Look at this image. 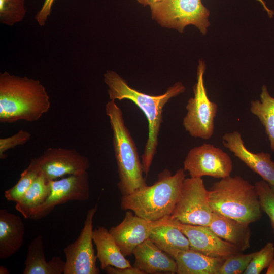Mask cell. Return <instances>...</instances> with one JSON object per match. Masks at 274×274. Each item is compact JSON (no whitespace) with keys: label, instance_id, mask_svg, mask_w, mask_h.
I'll return each mask as SVG.
<instances>
[{"label":"cell","instance_id":"obj_2","mask_svg":"<svg viewBox=\"0 0 274 274\" xmlns=\"http://www.w3.org/2000/svg\"><path fill=\"white\" fill-rule=\"evenodd\" d=\"M51 103L45 87L38 80L0 74V122L38 120L50 109Z\"/></svg>","mask_w":274,"mask_h":274},{"label":"cell","instance_id":"obj_15","mask_svg":"<svg viewBox=\"0 0 274 274\" xmlns=\"http://www.w3.org/2000/svg\"><path fill=\"white\" fill-rule=\"evenodd\" d=\"M222 140L225 148L270 186H274V161L269 153L250 151L237 131L225 133Z\"/></svg>","mask_w":274,"mask_h":274},{"label":"cell","instance_id":"obj_34","mask_svg":"<svg viewBox=\"0 0 274 274\" xmlns=\"http://www.w3.org/2000/svg\"><path fill=\"white\" fill-rule=\"evenodd\" d=\"M258 1V2H259L260 3V4L262 5V6L263 7L264 10L267 12L268 16L269 17H272L273 14V13L272 12V11H271V10H270L267 7V6L266 5L265 2L263 1V0H257Z\"/></svg>","mask_w":274,"mask_h":274},{"label":"cell","instance_id":"obj_6","mask_svg":"<svg viewBox=\"0 0 274 274\" xmlns=\"http://www.w3.org/2000/svg\"><path fill=\"white\" fill-rule=\"evenodd\" d=\"M152 18L161 26L183 33L188 25L202 35L210 25V11L201 0H162L150 6Z\"/></svg>","mask_w":274,"mask_h":274},{"label":"cell","instance_id":"obj_22","mask_svg":"<svg viewBox=\"0 0 274 274\" xmlns=\"http://www.w3.org/2000/svg\"><path fill=\"white\" fill-rule=\"evenodd\" d=\"M225 258L213 257L190 249L179 252L175 260L177 274H218Z\"/></svg>","mask_w":274,"mask_h":274},{"label":"cell","instance_id":"obj_1","mask_svg":"<svg viewBox=\"0 0 274 274\" xmlns=\"http://www.w3.org/2000/svg\"><path fill=\"white\" fill-rule=\"evenodd\" d=\"M104 81L108 87L110 100L128 99L143 112L148 122V136L145 144L141 162L146 175L150 171L157 152L158 135L163 121L162 113L166 104L173 97L184 93L185 86L180 82L168 87L162 94L151 95L130 87L126 81L113 70H108L104 75Z\"/></svg>","mask_w":274,"mask_h":274},{"label":"cell","instance_id":"obj_30","mask_svg":"<svg viewBox=\"0 0 274 274\" xmlns=\"http://www.w3.org/2000/svg\"><path fill=\"white\" fill-rule=\"evenodd\" d=\"M30 132L20 130L15 134L4 138L0 139V158L6 159L7 155L6 152L10 149L19 145H23L27 143L31 138Z\"/></svg>","mask_w":274,"mask_h":274},{"label":"cell","instance_id":"obj_36","mask_svg":"<svg viewBox=\"0 0 274 274\" xmlns=\"http://www.w3.org/2000/svg\"><path fill=\"white\" fill-rule=\"evenodd\" d=\"M9 270L5 266H1L0 267V274H9Z\"/></svg>","mask_w":274,"mask_h":274},{"label":"cell","instance_id":"obj_29","mask_svg":"<svg viewBox=\"0 0 274 274\" xmlns=\"http://www.w3.org/2000/svg\"><path fill=\"white\" fill-rule=\"evenodd\" d=\"M261 209L270 219L274 234V192L270 185L264 180L255 183Z\"/></svg>","mask_w":274,"mask_h":274},{"label":"cell","instance_id":"obj_27","mask_svg":"<svg viewBox=\"0 0 274 274\" xmlns=\"http://www.w3.org/2000/svg\"><path fill=\"white\" fill-rule=\"evenodd\" d=\"M255 253L243 254L241 252L226 257L218 274L244 273Z\"/></svg>","mask_w":274,"mask_h":274},{"label":"cell","instance_id":"obj_21","mask_svg":"<svg viewBox=\"0 0 274 274\" xmlns=\"http://www.w3.org/2000/svg\"><path fill=\"white\" fill-rule=\"evenodd\" d=\"M93 241L97 250L96 256L100 268L105 269L108 266L117 268L130 267L129 260L122 253L113 236L104 227H98L93 231Z\"/></svg>","mask_w":274,"mask_h":274},{"label":"cell","instance_id":"obj_19","mask_svg":"<svg viewBox=\"0 0 274 274\" xmlns=\"http://www.w3.org/2000/svg\"><path fill=\"white\" fill-rule=\"evenodd\" d=\"M25 234L21 218L7 210H0V259H8L21 248Z\"/></svg>","mask_w":274,"mask_h":274},{"label":"cell","instance_id":"obj_17","mask_svg":"<svg viewBox=\"0 0 274 274\" xmlns=\"http://www.w3.org/2000/svg\"><path fill=\"white\" fill-rule=\"evenodd\" d=\"M169 216L156 221L149 238L159 248L175 259L179 252L189 249L190 245L185 235L172 223Z\"/></svg>","mask_w":274,"mask_h":274},{"label":"cell","instance_id":"obj_7","mask_svg":"<svg viewBox=\"0 0 274 274\" xmlns=\"http://www.w3.org/2000/svg\"><path fill=\"white\" fill-rule=\"evenodd\" d=\"M206 65L200 59L197 68V81L193 87L194 96L186 106L187 113L183 119L184 129L193 138L208 140L214 132V120L218 106L212 101L204 85Z\"/></svg>","mask_w":274,"mask_h":274},{"label":"cell","instance_id":"obj_26","mask_svg":"<svg viewBox=\"0 0 274 274\" xmlns=\"http://www.w3.org/2000/svg\"><path fill=\"white\" fill-rule=\"evenodd\" d=\"M39 176L33 169L27 167L20 175L17 183L11 188L5 191V198L10 201H18L30 187Z\"/></svg>","mask_w":274,"mask_h":274},{"label":"cell","instance_id":"obj_14","mask_svg":"<svg viewBox=\"0 0 274 274\" xmlns=\"http://www.w3.org/2000/svg\"><path fill=\"white\" fill-rule=\"evenodd\" d=\"M156 221L145 219L127 210L122 221L109 232L125 256H131L135 248L149 238Z\"/></svg>","mask_w":274,"mask_h":274},{"label":"cell","instance_id":"obj_35","mask_svg":"<svg viewBox=\"0 0 274 274\" xmlns=\"http://www.w3.org/2000/svg\"><path fill=\"white\" fill-rule=\"evenodd\" d=\"M266 274H274V258L267 267Z\"/></svg>","mask_w":274,"mask_h":274},{"label":"cell","instance_id":"obj_4","mask_svg":"<svg viewBox=\"0 0 274 274\" xmlns=\"http://www.w3.org/2000/svg\"><path fill=\"white\" fill-rule=\"evenodd\" d=\"M213 212L248 224L262 216V209L255 187L243 178L229 176L214 183L208 190Z\"/></svg>","mask_w":274,"mask_h":274},{"label":"cell","instance_id":"obj_9","mask_svg":"<svg viewBox=\"0 0 274 274\" xmlns=\"http://www.w3.org/2000/svg\"><path fill=\"white\" fill-rule=\"evenodd\" d=\"M28 167L49 181L67 175L87 173L90 162L76 150L49 148L39 157L31 159Z\"/></svg>","mask_w":274,"mask_h":274},{"label":"cell","instance_id":"obj_12","mask_svg":"<svg viewBox=\"0 0 274 274\" xmlns=\"http://www.w3.org/2000/svg\"><path fill=\"white\" fill-rule=\"evenodd\" d=\"M48 182L50 194L43 203L33 210L30 219L39 220L47 216L58 205L71 201H84L90 197L88 172Z\"/></svg>","mask_w":274,"mask_h":274},{"label":"cell","instance_id":"obj_3","mask_svg":"<svg viewBox=\"0 0 274 274\" xmlns=\"http://www.w3.org/2000/svg\"><path fill=\"white\" fill-rule=\"evenodd\" d=\"M184 168L172 175L164 169L151 186H144L131 194L122 195L120 208L149 221H157L172 215L185 179Z\"/></svg>","mask_w":274,"mask_h":274},{"label":"cell","instance_id":"obj_33","mask_svg":"<svg viewBox=\"0 0 274 274\" xmlns=\"http://www.w3.org/2000/svg\"><path fill=\"white\" fill-rule=\"evenodd\" d=\"M139 3L143 5L144 6H147L154 4L162 0H136Z\"/></svg>","mask_w":274,"mask_h":274},{"label":"cell","instance_id":"obj_20","mask_svg":"<svg viewBox=\"0 0 274 274\" xmlns=\"http://www.w3.org/2000/svg\"><path fill=\"white\" fill-rule=\"evenodd\" d=\"M65 267V261L59 256L46 261L42 235H38L29 244L23 274H61Z\"/></svg>","mask_w":274,"mask_h":274},{"label":"cell","instance_id":"obj_11","mask_svg":"<svg viewBox=\"0 0 274 274\" xmlns=\"http://www.w3.org/2000/svg\"><path fill=\"white\" fill-rule=\"evenodd\" d=\"M183 168L190 177L207 176L222 179L230 176L233 164L230 157L221 148L204 143L189 150Z\"/></svg>","mask_w":274,"mask_h":274},{"label":"cell","instance_id":"obj_5","mask_svg":"<svg viewBox=\"0 0 274 274\" xmlns=\"http://www.w3.org/2000/svg\"><path fill=\"white\" fill-rule=\"evenodd\" d=\"M106 113L113 133L119 179L118 187L122 195H128L147 185L142 162L134 141L125 124L121 109L115 101L107 103Z\"/></svg>","mask_w":274,"mask_h":274},{"label":"cell","instance_id":"obj_37","mask_svg":"<svg viewBox=\"0 0 274 274\" xmlns=\"http://www.w3.org/2000/svg\"><path fill=\"white\" fill-rule=\"evenodd\" d=\"M271 186V188L272 190L274 192V186Z\"/></svg>","mask_w":274,"mask_h":274},{"label":"cell","instance_id":"obj_8","mask_svg":"<svg viewBox=\"0 0 274 274\" xmlns=\"http://www.w3.org/2000/svg\"><path fill=\"white\" fill-rule=\"evenodd\" d=\"M213 213L202 178H185L170 218L183 224L209 226Z\"/></svg>","mask_w":274,"mask_h":274},{"label":"cell","instance_id":"obj_23","mask_svg":"<svg viewBox=\"0 0 274 274\" xmlns=\"http://www.w3.org/2000/svg\"><path fill=\"white\" fill-rule=\"evenodd\" d=\"M260 98V101L251 102L250 110L264 127L270 148L274 152V97L270 95L266 86L263 85Z\"/></svg>","mask_w":274,"mask_h":274},{"label":"cell","instance_id":"obj_18","mask_svg":"<svg viewBox=\"0 0 274 274\" xmlns=\"http://www.w3.org/2000/svg\"><path fill=\"white\" fill-rule=\"evenodd\" d=\"M249 224L213 212L209 227L218 236L243 252L250 247Z\"/></svg>","mask_w":274,"mask_h":274},{"label":"cell","instance_id":"obj_25","mask_svg":"<svg viewBox=\"0 0 274 274\" xmlns=\"http://www.w3.org/2000/svg\"><path fill=\"white\" fill-rule=\"evenodd\" d=\"M25 0H0V22L13 26L21 21L26 15Z\"/></svg>","mask_w":274,"mask_h":274},{"label":"cell","instance_id":"obj_31","mask_svg":"<svg viewBox=\"0 0 274 274\" xmlns=\"http://www.w3.org/2000/svg\"><path fill=\"white\" fill-rule=\"evenodd\" d=\"M55 0H45L44 4L35 16V19L41 26H44L51 12L52 5Z\"/></svg>","mask_w":274,"mask_h":274},{"label":"cell","instance_id":"obj_10","mask_svg":"<svg viewBox=\"0 0 274 274\" xmlns=\"http://www.w3.org/2000/svg\"><path fill=\"white\" fill-rule=\"evenodd\" d=\"M97 208L96 204L87 211L80 235L74 242L64 249L65 267L63 274L100 273L93 244V220Z\"/></svg>","mask_w":274,"mask_h":274},{"label":"cell","instance_id":"obj_28","mask_svg":"<svg viewBox=\"0 0 274 274\" xmlns=\"http://www.w3.org/2000/svg\"><path fill=\"white\" fill-rule=\"evenodd\" d=\"M274 258V244L268 242L255 255L244 274H259L267 268Z\"/></svg>","mask_w":274,"mask_h":274},{"label":"cell","instance_id":"obj_13","mask_svg":"<svg viewBox=\"0 0 274 274\" xmlns=\"http://www.w3.org/2000/svg\"><path fill=\"white\" fill-rule=\"evenodd\" d=\"M169 218L172 223L187 237L191 250L209 256L223 258L241 252L218 236L208 226L183 224Z\"/></svg>","mask_w":274,"mask_h":274},{"label":"cell","instance_id":"obj_32","mask_svg":"<svg viewBox=\"0 0 274 274\" xmlns=\"http://www.w3.org/2000/svg\"><path fill=\"white\" fill-rule=\"evenodd\" d=\"M108 274H145L133 266L125 268H117L108 266L104 269Z\"/></svg>","mask_w":274,"mask_h":274},{"label":"cell","instance_id":"obj_24","mask_svg":"<svg viewBox=\"0 0 274 274\" xmlns=\"http://www.w3.org/2000/svg\"><path fill=\"white\" fill-rule=\"evenodd\" d=\"M50 192L49 182L39 175L24 195L16 202L15 209L24 218L29 219L33 210L45 201Z\"/></svg>","mask_w":274,"mask_h":274},{"label":"cell","instance_id":"obj_16","mask_svg":"<svg viewBox=\"0 0 274 274\" xmlns=\"http://www.w3.org/2000/svg\"><path fill=\"white\" fill-rule=\"evenodd\" d=\"M133 266L145 274L175 273L177 263L174 259L159 248L149 238L134 250Z\"/></svg>","mask_w":274,"mask_h":274}]
</instances>
